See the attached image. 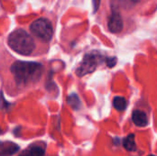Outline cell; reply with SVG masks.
<instances>
[{
  "label": "cell",
  "mask_w": 157,
  "mask_h": 156,
  "mask_svg": "<svg viewBox=\"0 0 157 156\" xmlns=\"http://www.w3.org/2000/svg\"><path fill=\"white\" fill-rule=\"evenodd\" d=\"M29 154L31 156H43L44 155V150L41 147L33 146L29 150Z\"/></svg>",
  "instance_id": "8fae6325"
},
{
  "label": "cell",
  "mask_w": 157,
  "mask_h": 156,
  "mask_svg": "<svg viewBox=\"0 0 157 156\" xmlns=\"http://www.w3.org/2000/svg\"><path fill=\"white\" fill-rule=\"evenodd\" d=\"M116 63H117V58L116 57H110V58L106 59V64L109 68L114 67L116 65Z\"/></svg>",
  "instance_id": "4fadbf2b"
},
{
  "label": "cell",
  "mask_w": 157,
  "mask_h": 156,
  "mask_svg": "<svg viewBox=\"0 0 157 156\" xmlns=\"http://www.w3.org/2000/svg\"><path fill=\"white\" fill-rule=\"evenodd\" d=\"M15 82L20 86H28L39 82L42 75L43 66L33 62H15L10 68Z\"/></svg>",
  "instance_id": "6da1fadb"
},
{
  "label": "cell",
  "mask_w": 157,
  "mask_h": 156,
  "mask_svg": "<svg viewBox=\"0 0 157 156\" xmlns=\"http://www.w3.org/2000/svg\"><path fill=\"white\" fill-rule=\"evenodd\" d=\"M67 102L68 104L74 108V109H78L80 108L81 102L79 97H77L76 94H71L68 97H67Z\"/></svg>",
  "instance_id": "30bf717a"
},
{
  "label": "cell",
  "mask_w": 157,
  "mask_h": 156,
  "mask_svg": "<svg viewBox=\"0 0 157 156\" xmlns=\"http://www.w3.org/2000/svg\"><path fill=\"white\" fill-rule=\"evenodd\" d=\"M100 57L97 53H88L86 54L81 64L76 70V74L78 76H84L87 74L94 72L99 63Z\"/></svg>",
  "instance_id": "277c9868"
},
{
  "label": "cell",
  "mask_w": 157,
  "mask_h": 156,
  "mask_svg": "<svg viewBox=\"0 0 157 156\" xmlns=\"http://www.w3.org/2000/svg\"><path fill=\"white\" fill-rule=\"evenodd\" d=\"M133 123L138 127H145L148 123L146 114L142 110H135L132 116Z\"/></svg>",
  "instance_id": "8992f818"
},
{
  "label": "cell",
  "mask_w": 157,
  "mask_h": 156,
  "mask_svg": "<svg viewBox=\"0 0 157 156\" xmlns=\"http://www.w3.org/2000/svg\"><path fill=\"white\" fill-rule=\"evenodd\" d=\"M30 31L37 36L39 39H40L42 41L49 42L53 34L52 25L51 21L47 18H39L33 21L29 26Z\"/></svg>",
  "instance_id": "3957f363"
},
{
  "label": "cell",
  "mask_w": 157,
  "mask_h": 156,
  "mask_svg": "<svg viewBox=\"0 0 157 156\" xmlns=\"http://www.w3.org/2000/svg\"><path fill=\"white\" fill-rule=\"evenodd\" d=\"M20 156H31L30 154H22V155H20Z\"/></svg>",
  "instance_id": "9a60e30c"
},
{
  "label": "cell",
  "mask_w": 157,
  "mask_h": 156,
  "mask_svg": "<svg viewBox=\"0 0 157 156\" xmlns=\"http://www.w3.org/2000/svg\"><path fill=\"white\" fill-rule=\"evenodd\" d=\"M123 146L129 152H133V151L136 150V143H135V140H134V135L133 134H131V135L127 136L124 139Z\"/></svg>",
  "instance_id": "ba28073f"
},
{
  "label": "cell",
  "mask_w": 157,
  "mask_h": 156,
  "mask_svg": "<svg viewBox=\"0 0 157 156\" xmlns=\"http://www.w3.org/2000/svg\"><path fill=\"white\" fill-rule=\"evenodd\" d=\"M7 43L14 51L22 55H29L35 49L33 38L21 29H16L9 34Z\"/></svg>",
  "instance_id": "7a4b0ae2"
},
{
  "label": "cell",
  "mask_w": 157,
  "mask_h": 156,
  "mask_svg": "<svg viewBox=\"0 0 157 156\" xmlns=\"http://www.w3.org/2000/svg\"><path fill=\"white\" fill-rule=\"evenodd\" d=\"M99 4H100V0H93V6H94V11L95 12L98 10Z\"/></svg>",
  "instance_id": "5bb4252c"
},
{
  "label": "cell",
  "mask_w": 157,
  "mask_h": 156,
  "mask_svg": "<svg viewBox=\"0 0 157 156\" xmlns=\"http://www.w3.org/2000/svg\"><path fill=\"white\" fill-rule=\"evenodd\" d=\"M19 147L12 143H3L1 144V155L10 156L16 154L18 151Z\"/></svg>",
  "instance_id": "52a82bcc"
},
{
  "label": "cell",
  "mask_w": 157,
  "mask_h": 156,
  "mask_svg": "<svg viewBox=\"0 0 157 156\" xmlns=\"http://www.w3.org/2000/svg\"><path fill=\"white\" fill-rule=\"evenodd\" d=\"M113 106L119 111H123L127 107V101L122 97H115L113 99Z\"/></svg>",
  "instance_id": "9c48e42d"
},
{
  "label": "cell",
  "mask_w": 157,
  "mask_h": 156,
  "mask_svg": "<svg viewBox=\"0 0 157 156\" xmlns=\"http://www.w3.org/2000/svg\"><path fill=\"white\" fill-rule=\"evenodd\" d=\"M119 1L121 2L123 7H126V6H132L137 3H139L141 0H119Z\"/></svg>",
  "instance_id": "7c38bea8"
},
{
  "label": "cell",
  "mask_w": 157,
  "mask_h": 156,
  "mask_svg": "<svg viewBox=\"0 0 157 156\" xmlns=\"http://www.w3.org/2000/svg\"><path fill=\"white\" fill-rule=\"evenodd\" d=\"M108 27L112 33H120L123 29V21L119 12L113 11L111 13L108 20Z\"/></svg>",
  "instance_id": "5b68a950"
},
{
  "label": "cell",
  "mask_w": 157,
  "mask_h": 156,
  "mask_svg": "<svg viewBox=\"0 0 157 156\" xmlns=\"http://www.w3.org/2000/svg\"><path fill=\"white\" fill-rule=\"evenodd\" d=\"M148 156H155V155H153V154H151V155H148Z\"/></svg>",
  "instance_id": "2e32d148"
}]
</instances>
